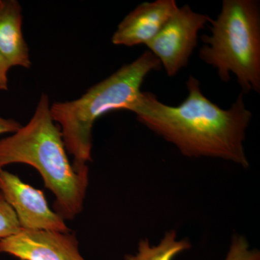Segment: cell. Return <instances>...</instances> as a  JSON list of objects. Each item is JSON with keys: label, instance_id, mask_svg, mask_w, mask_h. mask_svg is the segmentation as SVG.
Here are the masks:
<instances>
[{"label": "cell", "instance_id": "cell-1", "mask_svg": "<svg viewBox=\"0 0 260 260\" xmlns=\"http://www.w3.org/2000/svg\"><path fill=\"white\" fill-rule=\"evenodd\" d=\"M186 85L187 97L177 107L164 104L155 94L142 92L130 112L186 157L221 158L249 167L244 142L252 114L246 109L244 93L229 109H223L203 95L194 77H189Z\"/></svg>", "mask_w": 260, "mask_h": 260}, {"label": "cell", "instance_id": "cell-2", "mask_svg": "<svg viewBox=\"0 0 260 260\" xmlns=\"http://www.w3.org/2000/svg\"><path fill=\"white\" fill-rule=\"evenodd\" d=\"M68 153L61 130L51 117L50 99L42 93L28 122L0 139V169L15 164L34 167L55 197L54 211L64 220H73L83 211L89 169L76 170Z\"/></svg>", "mask_w": 260, "mask_h": 260}, {"label": "cell", "instance_id": "cell-3", "mask_svg": "<svg viewBox=\"0 0 260 260\" xmlns=\"http://www.w3.org/2000/svg\"><path fill=\"white\" fill-rule=\"evenodd\" d=\"M161 67L158 58L146 51L124 65L76 100L51 104V115L59 126L68 153L76 170L88 169L93 147L94 123L108 113L131 110L141 95L145 77Z\"/></svg>", "mask_w": 260, "mask_h": 260}, {"label": "cell", "instance_id": "cell-4", "mask_svg": "<svg viewBox=\"0 0 260 260\" xmlns=\"http://www.w3.org/2000/svg\"><path fill=\"white\" fill-rule=\"evenodd\" d=\"M211 35L202 36L199 57L217 70L223 82L237 77L242 93L260 92V10L256 0H223L210 19Z\"/></svg>", "mask_w": 260, "mask_h": 260}, {"label": "cell", "instance_id": "cell-5", "mask_svg": "<svg viewBox=\"0 0 260 260\" xmlns=\"http://www.w3.org/2000/svg\"><path fill=\"white\" fill-rule=\"evenodd\" d=\"M210 19L208 15L193 11L189 5H184L146 44L169 77L187 66L198 44V34L208 25Z\"/></svg>", "mask_w": 260, "mask_h": 260}, {"label": "cell", "instance_id": "cell-6", "mask_svg": "<svg viewBox=\"0 0 260 260\" xmlns=\"http://www.w3.org/2000/svg\"><path fill=\"white\" fill-rule=\"evenodd\" d=\"M0 192L15 214L21 229L68 232L65 220L51 209L44 191L0 169Z\"/></svg>", "mask_w": 260, "mask_h": 260}, {"label": "cell", "instance_id": "cell-7", "mask_svg": "<svg viewBox=\"0 0 260 260\" xmlns=\"http://www.w3.org/2000/svg\"><path fill=\"white\" fill-rule=\"evenodd\" d=\"M0 253L19 260H85L73 233L20 229L0 240Z\"/></svg>", "mask_w": 260, "mask_h": 260}, {"label": "cell", "instance_id": "cell-8", "mask_svg": "<svg viewBox=\"0 0 260 260\" xmlns=\"http://www.w3.org/2000/svg\"><path fill=\"white\" fill-rule=\"evenodd\" d=\"M179 7L175 0L143 3L130 12L118 25L112 42L116 46L146 45L160 32Z\"/></svg>", "mask_w": 260, "mask_h": 260}, {"label": "cell", "instance_id": "cell-9", "mask_svg": "<svg viewBox=\"0 0 260 260\" xmlns=\"http://www.w3.org/2000/svg\"><path fill=\"white\" fill-rule=\"evenodd\" d=\"M22 7L17 0H0V54L10 68L31 67L28 44L22 30Z\"/></svg>", "mask_w": 260, "mask_h": 260}, {"label": "cell", "instance_id": "cell-10", "mask_svg": "<svg viewBox=\"0 0 260 260\" xmlns=\"http://www.w3.org/2000/svg\"><path fill=\"white\" fill-rule=\"evenodd\" d=\"M187 239H177L175 231H169L156 246L150 245L148 239L140 240L136 254H127L125 260H173L183 251L190 249Z\"/></svg>", "mask_w": 260, "mask_h": 260}, {"label": "cell", "instance_id": "cell-11", "mask_svg": "<svg viewBox=\"0 0 260 260\" xmlns=\"http://www.w3.org/2000/svg\"><path fill=\"white\" fill-rule=\"evenodd\" d=\"M20 229L16 214L0 192V240L14 235Z\"/></svg>", "mask_w": 260, "mask_h": 260}, {"label": "cell", "instance_id": "cell-12", "mask_svg": "<svg viewBox=\"0 0 260 260\" xmlns=\"http://www.w3.org/2000/svg\"><path fill=\"white\" fill-rule=\"evenodd\" d=\"M225 260H260V253L256 249H251L245 237L235 235Z\"/></svg>", "mask_w": 260, "mask_h": 260}, {"label": "cell", "instance_id": "cell-13", "mask_svg": "<svg viewBox=\"0 0 260 260\" xmlns=\"http://www.w3.org/2000/svg\"><path fill=\"white\" fill-rule=\"evenodd\" d=\"M22 124L14 119H6L0 116V135L13 134L21 127Z\"/></svg>", "mask_w": 260, "mask_h": 260}, {"label": "cell", "instance_id": "cell-14", "mask_svg": "<svg viewBox=\"0 0 260 260\" xmlns=\"http://www.w3.org/2000/svg\"><path fill=\"white\" fill-rule=\"evenodd\" d=\"M10 64L6 59L0 54V91L8 90V71Z\"/></svg>", "mask_w": 260, "mask_h": 260}]
</instances>
